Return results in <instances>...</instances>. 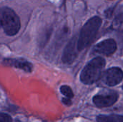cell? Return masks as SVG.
Masks as SVG:
<instances>
[{
	"instance_id": "5bb4252c",
	"label": "cell",
	"mask_w": 123,
	"mask_h": 122,
	"mask_svg": "<svg viewBox=\"0 0 123 122\" xmlns=\"http://www.w3.org/2000/svg\"></svg>"
},
{
	"instance_id": "5b68a950",
	"label": "cell",
	"mask_w": 123,
	"mask_h": 122,
	"mask_svg": "<svg viewBox=\"0 0 123 122\" xmlns=\"http://www.w3.org/2000/svg\"><path fill=\"white\" fill-rule=\"evenodd\" d=\"M118 99V94L114 91L97 95L94 97L93 101L98 107H107L113 105Z\"/></svg>"
},
{
	"instance_id": "7c38bea8",
	"label": "cell",
	"mask_w": 123,
	"mask_h": 122,
	"mask_svg": "<svg viewBox=\"0 0 123 122\" xmlns=\"http://www.w3.org/2000/svg\"><path fill=\"white\" fill-rule=\"evenodd\" d=\"M1 122H12V118L9 115L1 113Z\"/></svg>"
},
{
	"instance_id": "30bf717a",
	"label": "cell",
	"mask_w": 123,
	"mask_h": 122,
	"mask_svg": "<svg viewBox=\"0 0 123 122\" xmlns=\"http://www.w3.org/2000/svg\"><path fill=\"white\" fill-rule=\"evenodd\" d=\"M112 28L117 31L123 32V13L118 14L112 22Z\"/></svg>"
},
{
	"instance_id": "7a4b0ae2",
	"label": "cell",
	"mask_w": 123,
	"mask_h": 122,
	"mask_svg": "<svg viewBox=\"0 0 123 122\" xmlns=\"http://www.w3.org/2000/svg\"><path fill=\"white\" fill-rule=\"evenodd\" d=\"M105 60L102 58H96L91 60L84 68L81 74V81L84 84H92L102 76L105 66Z\"/></svg>"
},
{
	"instance_id": "277c9868",
	"label": "cell",
	"mask_w": 123,
	"mask_h": 122,
	"mask_svg": "<svg viewBox=\"0 0 123 122\" xmlns=\"http://www.w3.org/2000/svg\"><path fill=\"white\" fill-rule=\"evenodd\" d=\"M123 79V70L119 68H112L108 69L102 76L103 82L110 86H116Z\"/></svg>"
},
{
	"instance_id": "4fadbf2b",
	"label": "cell",
	"mask_w": 123,
	"mask_h": 122,
	"mask_svg": "<svg viewBox=\"0 0 123 122\" xmlns=\"http://www.w3.org/2000/svg\"><path fill=\"white\" fill-rule=\"evenodd\" d=\"M63 103L67 106H71V99H68V98H65V99H63Z\"/></svg>"
},
{
	"instance_id": "6da1fadb",
	"label": "cell",
	"mask_w": 123,
	"mask_h": 122,
	"mask_svg": "<svg viewBox=\"0 0 123 122\" xmlns=\"http://www.w3.org/2000/svg\"><path fill=\"white\" fill-rule=\"evenodd\" d=\"M102 22V19L97 16L89 19L86 22L81 30L78 40L79 51L84 50L91 44L99 29Z\"/></svg>"
},
{
	"instance_id": "ba28073f",
	"label": "cell",
	"mask_w": 123,
	"mask_h": 122,
	"mask_svg": "<svg viewBox=\"0 0 123 122\" xmlns=\"http://www.w3.org/2000/svg\"><path fill=\"white\" fill-rule=\"evenodd\" d=\"M4 64L24 70L27 72H31L32 70V65L23 59H5Z\"/></svg>"
},
{
	"instance_id": "8fae6325",
	"label": "cell",
	"mask_w": 123,
	"mask_h": 122,
	"mask_svg": "<svg viewBox=\"0 0 123 122\" xmlns=\"http://www.w3.org/2000/svg\"><path fill=\"white\" fill-rule=\"evenodd\" d=\"M61 92L68 99H72L74 97V93L71 88L68 86H62L61 87Z\"/></svg>"
},
{
	"instance_id": "3957f363",
	"label": "cell",
	"mask_w": 123,
	"mask_h": 122,
	"mask_svg": "<svg viewBox=\"0 0 123 122\" xmlns=\"http://www.w3.org/2000/svg\"><path fill=\"white\" fill-rule=\"evenodd\" d=\"M1 24L5 33L9 36L16 35L20 29L18 16L8 7H3L1 9Z\"/></svg>"
},
{
	"instance_id": "9c48e42d",
	"label": "cell",
	"mask_w": 123,
	"mask_h": 122,
	"mask_svg": "<svg viewBox=\"0 0 123 122\" xmlns=\"http://www.w3.org/2000/svg\"><path fill=\"white\" fill-rule=\"evenodd\" d=\"M97 121L98 122H123V116H99L97 118Z\"/></svg>"
},
{
	"instance_id": "8992f818",
	"label": "cell",
	"mask_w": 123,
	"mask_h": 122,
	"mask_svg": "<svg viewBox=\"0 0 123 122\" xmlns=\"http://www.w3.org/2000/svg\"><path fill=\"white\" fill-rule=\"evenodd\" d=\"M78 50V40L76 37H74L68 43L63 51L62 57L63 62L66 64H71L76 58Z\"/></svg>"
},
{
	"instance_id": "52a82bcc",
	"label": "cell",
	"mask_w": 123,
	"mask_h": 122,
	"mask_svg": "<svg viewBox=\"0 0 123 122\" xmlns=\"http://www.w3.org/2000/svg\"><path fill=\"white\" fill-rule=\"evenodd\" d=\"M117 50L116 42L113 39H107L103 40L98 43L94 47V52L97 53L104 55H110L113 54Z\"/></svg>"
}]
</instances>
